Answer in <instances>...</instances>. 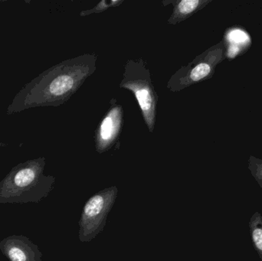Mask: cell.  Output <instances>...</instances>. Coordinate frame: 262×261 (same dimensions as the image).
I'll use <instances>...</instances> for the list:
<instances>
[{
	"mask_svg": "<svg viewBox=\"0 0 262 261\" xmlns=\"http://www.w3.org/2000/svg\"><path fill=\"white\" fill-rule=\"evenodd\" d=\"M0 251L9 261H41L38 246L26 236H8L0 242Z\"/></svg>",
	"mask_w": 262,
	"mask_h": 261,
	"instance_id": "6",
	"label": "cell"
},
{
	"mask_svg": "<svg viewBox=\"0 0 262 261\" xmlns=\"http://www.w3.org/2000/svg\"><path fill=\"white\" fill-rule=\"evenodd\" d=\"M122 105L116 98H112L104 116L95 132V149L100 153L108 151L116 144H120L124 121Z\"/></svg>",
	"mask_w": 262,
	"mask_h": 261,
	"instance_id": "5",
	"label": "cell"
},
{
	"mask_svg": "<svg viewBox=\"0 0 262 261\" xmlns=\"http://www.w3.org/2000/svg\"><path fill=\"white\" fill-rule=\"evenodd\" d=\"M252 176L256 179L258 185L262 188V161L252 158L249 165Z\"/></svg>",
	"mask_w": 262,
	"mask_h": 261,
	"instance_id": "12",
	"label": "cell"
},
{
	"mask_svg": "<svg viewBox=\"0 0 262 261\" xmlns=\"http://www.w3.org/2000/svg\"><path fill=\"white\" fill-rule=\"evenodd\" d=\"M123 3H124L123 0H111V1L102 0L95 7L89 9V10L81 11L80 12V16L85 17L88 16V15H92V14L101 13V12H105L106 10L110 9V8L120 6Z\"/></svg>",
	"mask_w": 262,
	"mask_h": 261,
	"instance_id": "10",
	"label": "cell"
},
{
	"mask_svg": "<svg viewBox=\"0 0 262 261\" xmlns=\"http://www.w3.org/2000/svg\"><path fill=\"white\" fill-rule=\"evenodd\" d=\"M119 87L134 93L148 130L154 133L159 97L152 84L150 70L143 58L127 60Z\"/></svg>",
	"mask_w": 262,
	"mask_h": 261,
	"instance_id": "3",
	"label": "cell"
},
{
	"mask_svg": "<svg viewBox=\"0 0 262 261\" xmlns=\"http://www.w3.org/2000/svg\"><path fill=\"white\" fill-rule=\"evenodd\" d=\"M209 1L201 0H180V1L163 2V4L173 5L172 15L168 19V24L177 25L193 15L199 9L204 7Z\"/></svg>",
	"mask_w": 262,
	"mask_h": 261,
	"instance_id": "7",
	"label": "cell"
},
{
	"mask_svg": "<svg viewBox=\"0 0 262 261\" xmlns=\"http://www.w3.org/2000/svg\"><path fill=\"white\" fill-rule=\"evenodd\" d=\"M227 40L230 43V47L228 51V55L233 58L241 50L242 47L248 44L250 41L249 35L244 31L234 29L228 33Z\"/></svg>",
	"mask_w": 262,
	"mask_h": 261,
	"instance_id": "8",
	"label": "cell"
},
{
	"mask_svg": "<svg viewBox=\"0 0 262 261\" xmlns=\"http://www.w3.org/2000/svg\"><path fill=\"white\" fill-rule=\"evenodd\" d=\"M45 157L18 164L0 181V205L38 202L47 196L54 178L43 174Z\"/></svg>",
	"mask_w": 262,
	"mask_h": 261,
	"instance_id": "2",
	"label": "cell"
},
{
	"mask_svg": "<svg viewBox=\"0 0 262 261\" xmlns=\"http://www.w3.org/2000/svg\"><path fill=\"white\" fill-rule=\"evenodd\" d=\"M249 228L255 251L262 260V216L258 211L251 218Z\"/></svg>",
	"mask_w": 262,
	"mask_h": 261,
	"instance_id": "9",
	"label": "cell"
},
{
	"mask_svg": "<svg viewBox=\"0 0 262 261\" xmlns=\"http://www.w3.org/2000/svg\"><path fill=\"white\" fill-rule=\"evenodd\" d=\"M218 50L209 51L186 66H182L168 81V90L180 92L210 76L219 58Z\"/></svg>",
	"mask_w": 262,
	"mask_h": 261,
	"instance_id": "4",
	"label": "cell"
},
{
	"mask_svg": "<svg viewBox=\"0 0 262 261\" xmlns=\"http://www.w3.org/2000/svg\"><path fill=\"white\" fill-rule=\"evenodd\" d=\"M104 206V199L101 196H95L90 199L84 207V214L88 217L98 216Z\"/></svg>",
	"mask_w": 262,
	"mask_h": 261,
	"instance_id": "11",
	"label": "cell"
},
{
	"mask_svg": "<svg viewBox=\"0 0 262 261\" xmlns=\"http://www.w3.org/2000/svg\"><path fill=\"white\" fill-rule=\"evenodd\" d=\"M97 59L96 54H84L52 66L23 86L8 106L6 113L63 105L95 73Z\"/></svg>",
	"mask_w": 262,
	"mask_h": 261,
	"instance_id": "1",
	"label": "cell"
}]
</instances>
